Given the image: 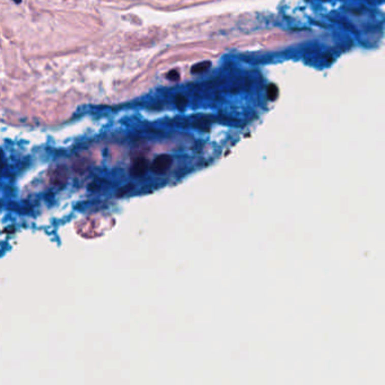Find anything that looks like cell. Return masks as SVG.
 <instances>
[{"label":"cell","mask_w":385,"mask_h":385,"mask_svg":"<svg viewBox=\"0 0 385 385\" xmlns=\"http://www.w3.org/2000/svg\"><path fill=\"white\" fill-rule=\"evenodd\" d=\"M172 163H173V158H172L171 155L162 154L159 156H157L154 159L150 169L156 174H163L170 170Z\"/></svg>","instance_id":"obj_1"},{"label":"cell","mask_w":385,"mask_h":385,"mask_svg":"<svg viewBox=\"0 0 385 385\" xmlns=\"http://www.w3.org/2000/svg\"><path fill=\"white\" fill-rule=\"evenodd\" d=\"M147 170H148V162L144 157H139V158H137L134 162L133 166H131L130 175L134 177H140L146 174Z\"/></svg>","instance_id":"obj_2"},{"label":"cell","mask_w":385,"mask_h":385,"mask_svg":"<svg viewBox=\"0 0 385 385\" xmlns=\"http://www.w3.org/2000/svg\"><path fill=\"white\" fill-rule=\"evenodd\" d=\"M67 181V173L66 171L62 170V167H59L58 170L54 171L53 175L51 176V183L54 185H62Z\"/></svg>","instance_id":"obj_3"},{"label":"cell","mask_w":385,"mask_h":385,"mask_svg":"<svg viewBox=\"0 0 385 385\" xmlns=\"http://www.w3.org/2000/svg\"><path fill=\"white\" fill-rule=\"evenodd\" d=\"M135 187H136V185L134 183L124 184V185H122L121 187H119L118 191H116L115 196L118 197V198H122V197L129 195L130 192H133L135 190Z\"/></svg>","instance_id":"obj_4"},{"label":"cell","mask_w":385,"mask_h":385,"mask_svg":"<svg viewBox=\"0 0 385 385\" xmlns=\"http://www.w3.org/2000/svg\"><path fill=\"white\" fill-rule=\"evenodd\" d=\"M209 67H210V62L209 61H204V62L195 65L194 67H192L191 72H192V74H201V73L206 72V70L208 69Z\"/></svg>","instance_id":"obj_5"},{"label":"cell","mask_w":385,"mask_h":385,"mask_svg":"<svg viewBox=\"0 0 385 385\" xmlns=\"http://www.w3.org/2000/svg\"><path fill=\"white\" fill-rule=\"evenodd\" d=\"M187 103H189V101L183 95H177L175 98V105L180 111H183L186 108Z\"/></svg>","instance_id":"obj_6"},{"label":"cell","mask_w":385,"mask_h":385,"mask_svg":"<svg viewBox=\"0 0 385 385\" xmlns=\"http://www.w3.org/2000/svg\"><path fill=\"white\" fill-rule=\"evenodd\" d=\"M167 78L170 80H173V82H176V80L180 79V75L177 74L176 70H172V72L167 74Z\"/></svg>","instance_id":"obj_7"},{"label":"cell","mask_w":385,"mask_h":385,"mask_svg":"<svg viewBox=\"0 0 385 385\" xmlns=\"http://www.w3.org/2000/svg\"><path fill=\"white\" fill-rule=\"evenodd\" d=\"M100 187H101V184H99V182L98 181H94V182H92V183H89L88 190L96 191V190H99Z\"/></svg>","instance_id":"obj_8"},{"label":"cell","mask_w":385,"mask_h":385,"mask_svg":"<svg viewBox=\"0 0 385 385\" xmlns=\"http://www.w3.org/2000/svg\"><path fill=\"white\" fill-rule=\"evenodd\" d=\"M13 2H14V3H16V4H21V3H22V0H13Z\"/></svg>","instance_id":"obj_9"}]
</instances>
